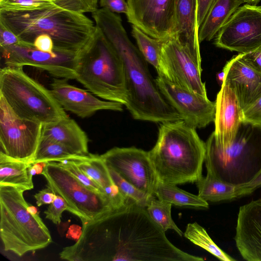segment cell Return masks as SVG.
<instances>
[{
    "label": "cell",
    "instance_id": "6da1fadb",
    "mask_svg": "<svg viewBox=\"0 0 261 261\" xmlns=\"http://www.w3.org/2000/svg\"><path fill=\"white\" fill-rule=\"evenodd\" d=\"M73 245L60 252L70 261H203L175 247L146 207L132 199L124 205L82 223Z\"/></svg>",
    "mask_w": 261,
    "mask_h": 261
},
{
    "label": "cell",
    "instance_id": "7a4b0ae2",
    "mask_svg": "<svg viewBox=\"0 0 261 261\" xmlns=\"http://www.w3.org/2000/svg\"><path fill=\"white\" fill-rule=\"evenodd\" d=\"M91 14L95 25L121 59L128 94L125 106L133 117L161 123L182 120L159 90L147 62L128 38L120 16L102 8Z\"/></svg>",
    "mask_w": 261,
    "mask_h": 261
},
{
    "label": "cell",
    "instance_id": "3957f363",
    "mask_svg": "<svg viewBox=\"0 0 261 261\" xmlns=\"http://www.w3.org/2000/svg\"><path fill=\"white\" fill-rule=\"evenodd\" d=\"M0 24L12 32L22 43L33 44L42 34L50 37L54 50L77 51L96 29L94 22L84 13L59 5L27 11H0Z\"/></svg>",
    "mask_w": 261,
    "mask_h": 261
},
{
    "label": "cell",
    "instance_id": "277c9868",
    "mask_svg": "<svg viewBox=\"0 0 261 261\" xmlns=\"http://www.w3.org/2000/svg\"><path fill=\"white\" fill-rule=\"evenodd\" d=\"M205 152V143L196 128L180 120L161 123L157 141L148 153L158 179L177 185L202 177Z\"/></svg>",
    "mask_w": 261,
    "mask_h": 261
},
{
    "label": "cell",
    "instance_id": "5b68a950",
    "mask_svg": "<svg viewBox=\"0 0 261 261\" xmlns=\"http://www.w3.org/2000/svg\"><path fill=\"white\" fill-rule=\"evenodd\" d=\"M205 148L207 174L222 182L242 186L261 173V125L243 121L229 145L219 147L211 135Z\"/></svg>",
    "mask_w": 261,
    "mask_h": 261
},
{
    "label": "cell",
    "instance_id": "8992f818",
    "mask_svg": "<svg viewBox=\"0 0 261 261\" xmlns=\"http://www.w3.org/2000/svg\"><path fill=\"white\" fill-rule=\"evenodd\" d=\"M75 80L101 98L125 106L127 102L121 59L96 26L89 40L78 52Z\"/></svg>",
    "mask_w": 261,
    "mask_h": 261
},
{
    "label": "cell",
    "instance_id": "52a82bcc",
    "mask_svg": "<svg viewBox=\"0 0 261 261\" xmlns=\"http://www.w3.org/2000/svg\"><path fill=\"white\" fill-rule=\"evenodd\" d=\"M24 191L0 185V236L4 249L21 256L52 242L49 231L38 213L32 212Z\"/></svg>",
    "mask_w": 261,
    "mask_h": 261
},
{
    "label": "cell",
    "instance_id": "ba28073f",
    "mask_svg": "<svg viewBox=\"0 0 261 261\" xmlns=\"http://www.w3.org/2000/svg\"><path fill=\"white\" fill-rule=\"evenodd\" d=\"M0 95L18 117L43 125L68 117L50 89L29 76L23 67L1 69Z\"/></svg>",
    "mask_w": 261,
    "mask_h": 261
},
{
    "label": "cell",
    "instance_id": "9c48e42d",
    "mask_svg": "<svg viewBox=\"0 0 261 261\" xmlns=\"http://www.w3.org/2000/svg\"><path fill=\"white\" fill-rule=\"evenodd\" d=\"M41 174L46 186L66 201L67 211L77 216L82 223L117 208L107 194L88 188L58 162H44Z\"/></svg>",
    "mask_w": 261,
    "mask_h": 261
},
{
    "label": "cell",
    "instance_id": "30bf717a",
    "mask_svg": "<svg viewBox=\"0 0 261 261\" xmlns=\"http://www.w3.org/2000/svg\"><path fill=\"white\" fill-rule=\"evenodd\" d=\"M43 125L18 117L0 95L1 151L31 164L42 136Z\"/></svg>",
    "mask_w": 261,
    "mask_h": 261
},
{
    "label": "cell",
    "instance_id": "8fae6325",
    "mask_svg": "<svg viewBox=\"0 0 261 261\" xmlns=\"http://www.w3.org/2000/svg\"><path fill=\"white\" fill-rule=\"evenodd\" d=\"M5 66H32L48 72L56 78L75 80L77 51L46 52L33 44H19L1 47Z\"/></svg>",
    "mask_w": 261,
    "mask_h": 261
},
{
    "label": "cell",
    "instance_id": "7c38bea8",
    "mask_svg": "<svg viewBox=\"0 0 261 261\" xmlns=\"http://www.w3.org/2000/svg\"><path fill=\"white\" fill-rule=\"evenodd\" d=\"M214 44L241 54L261 46V6L246 3L238 7L217 33Z\"/></svg>",
    "mask_w": 261,
    "mask_h": 261
},
{
    "label": "cell",
    "instance_id": "4fadbf2b",
    "mask_svg": "<svg viewBox=\"0 0 261 261\" xmlns=\"http://www.w3.org/2000/svg\"><path fill=\"white\" fill-rule=\"evenodd\" d=\"M156 71L158 75L174 84L207 97L201 77V66L172 36L163 41Z\"/></svg>",
    "mask_w": 261,
    "mask_h": 261
},
{
    "label": "cell",
    "instance_id": "5bb4252c",
    "mask_svg": "<svg viewBox=\"0 0 261 261\" xmlns=\"http://www.w3.org/2000/svg\"><path fill=\"white\" fill-rule=\"evenodd\" d=\"M100 156L127 181L148 196L154 195L158 178L148 151L135 147H115Z\"/></svg>",
    "mask_w": 261,
    "mask_h": 261
},
{
    "label": "cell",
    "instance_id": "9a60e30c",
    "mask_svg": "<svg viewBox=\"0 0 261 261\" xmlns=\"http://www.w3.org/2000/svg\"><path fill=\"white\" fill-rule=\"evenodd\" d=\"M128 22L148 35L165 41L175 24V0H127Z\"/></svg>",
    "mask_w": 261,
    "mask_h": 261
},
{
    "label": "cell",
    "instance_id": "2e32d148",
    "mask_svg": "<svg viewBox=\"0 0 261 261\" xmlns=\"http://www.w3.org/2000/svg\"><path fill=\"white\" fill-rule=\"evenodd\" d=\"M155 81L166 101L187 124L200 128L214 121L215 101L175 85L161 75H158Z\"/></svg>",
    "mask_w": 261,
    "mask_h": 261
},
{
    "label": "cell",
    "instance_id": "e0dca14e",
    "mask_svg": "<svg viewBox=\"0 0 261 261\" xmlns=\"http://www.w3.org/2000/svg\"><path fill=\"white\" fill-rule=\"evenodd\" d=\"M50 87L52 93L63 109L81 118L90 117L100 110H123L122 104L100 100L93 93L69 84L65 79L54 77Z\"/></svg>",
    "mask_w": 261,
    "mask_h": 261
},
{
    "label": "cell",
    "instance_id": "ac0fdd59",
    "mask_svg": "<svg viewBox=\"0 0 261 261\" xmlns=\"http://www.w3.org/2000/svg\"><path fill=\"white\" fill-rule=\"evenodd\" d=\"M234 240L244 259L261 261V199L240 207Z\"/></svg>",
    "mask_w": 261,
    "mask_h": 261
},
{
    "label": "cell",
    "instance_id": "d6986e66",
    "mask_svg": "<svg viewBox=\"0 0 261 261\" xmlns=\"http://www.w3.org/2000/svg\"><path fill=\"white\" fill-rule=\"evenodd\" d=\"M215 105V128L211 135L218 146L224 147L234 139L244 121L243 110L233 91L224 83L217 94Z\"/></svg>",
    "mask_w": 261,
    "mask_h": 261
},
{
    "label": "cell",
    "instance_id": "ffe728a7",
    "mask_svg": "<svg viewBox=\"0 0 261 261\" xmlns=\"http://www.w3.org/2000/svg\"><path fill=\"white\" fill-rule=\"evenodd\" d=\"M222 72V83L233 91L243 110L261 96V73L247 65L239 54L227 62Z\"/></svg>",
    "mask_w": 261,
    "mask_h": 261
},
{
    "label": "cell",
    "instance_id": "44dd1931",
    "mask_svg": "<svg viewBox=\"0 0 261 261\" xmlns=\"http://www.w3.org/2000/svg\"><path fill=\"white\" fill-rule=\"evenodd\" d=\"M197 0H175L173 37L201 66Z\"/></svg>",
    "mask_w": 261,
    "mask_h": 261
},
{
    "label": "cell",
    "instance_id": "7402d4cb",
    "mask_svg": "<svg viewBox=\"0 0 261 261\" xmlns=\"http://www.w3.org/2000/svg\"><path fill=\"white\" fill-rule=\"evenodd\" d=\"M42 136L61 143L76 153L88 155V138L74 120L68 117L56 123L43 125Z\"/></svg>",
    "mask_w": 261,
    "mask_h": 261
},
{
    "label": "cell",
    "instance_id": "603a6c76",
    "mask_svg": "<svg viewBox=\"0 0 261 261\" xmlns=\"http://www.w3.org/2000/svg\"><path fill=\"white\" fill-rule=\"evenodd\" d=\"M243 0H216L199 30L200 43L214 38Z\"/></svg>",
    "mask_w": 261,
    "mask_h": 261
},
{
    "label": "cell",
    "instance_id": "cb8c5ba5",
    "mask_svg": "<svg viewBox=\"0 0 261 261\" xmlns=\"http://www.w3.org/2000/svg\"><path fill=\"white\" fill-rule=\"evenodd\" d=\"M32 164L10 157L0 151V185H10L24 191L34 188Z\"/></svg>",
    "mask_w": 261,
    "mask_h": 261
},
{
    "label": "cell",
    "instance_id": "d4e9b609",
    "mask_svg": "<svg viewBox=\"0 0 261 261\" xmlns=\"http://www.w3.org/2000/svg\"><path fill=\"white\" fill-rule=\"evenodd\" d=\"M154 195L158 199L176 206H190L208 208V202L196 195L178 188L176 185L163 182L158 179Z\"/></svg>",
    "mask_w": 261,
    "mask_h": 261
},
{
    "label": "cell",
    "instance_id": "484cf974",
    "mask_svg": "<svg viewBox=\"0 0 261 261\" xmlns=\"http://www.w3.org/2000/svg\"><path fill=\"white\" fill-rule=\"evenodd\" d=\"M90 154H79L61 143L41 136L31 164L47 162H59L63 160H83Z\"/></svg>",
    "mask_w": 261,
    "mask_h": 261
},
{
    "label": "cell",
    "instance_id": "4316f807",
    "mask_svg": "<svg viewBox=\"0 0 261 261\" xmlns=\"http://www.w3.org/2000/svg\"><path fill=\"white\" fill-rule=\"evenodd\" d=\"M198 195L206 201L217 202L236 199V187L207 174L196 182Z\"/></svg>",
    "mask_w": 261,
    "mask_h": 261
},
{
    "label": "cell",
    "instance_id": "83f0119b",
    "mask_svg": "<svg viewBox=\"0 0 261 261\" xmlns=\"http://www.w3.org/2000/svg\"><path fill=\"white\" fill-rule=\"evenodd\" d=\"M74 162L84 173L104 190L114 185L109 168L100 155L91 154L87 158Z\"/></svg>",
    "mask_w": 261,
    "mask_h": 261
},
{
    "label": "cell",
    "instance_id": "f1b7e54d",
    "mask_svg": "<svg viewBox=\"0 0 261 261\" xmlns=\"http://www.w3.org/2000/svg\"><path fill=\"white\" fill-rule=\"evenodd\" d=\"M184 235L194 244L206 250L220 260H236L219 248L211 238L206 230L195 222L188 224Z\"/></svg>",
    "mask_w": 261,
    "mask_h": 261
},
{
    "label": "cell",
    "instance_id": "f546056e",
    "mask_svg": "<svg viewBox=\"0 0 261 261\" xmlns=\"http://www.w3.org/2000/svg\"><path fill=\"white\" fill-rule=\"evenodd\" d=\"M172 204L151 196L146 210L153 221L165 232L168 229L174 230L182 237L184 233L177 227L171 217Z\"/></svg>",
    "mask_w": 261,
    "mask_h": 261
},
{
    "label": "cell",
    "instance_id": "4dcf8cb0",
    "mask_svg": "<svg viewBox=\"0 0 261 261\" xmlns=\"http://www.w3.org/2000/svg\"><path fill=\"white\" fill-rule=\"evenodd\" d=\"M132 34L143 57L157 70L164 41L150 37L133 25Z\"/></svg>",
    "mask_w": 261,
    "mask_h": 261
},
{
    "label": "cell",
    "instance_id": "1f68e13d",
    "mask_svg": "<svg viewBox=\"0 0 261 261\" xmlns=\"http://www.w3.org/2000/svg\"><path fill=\"white\" fill-rule=\"evenodd\" d=\"M58 0H0V11H27L57 6Z\"/></svg>",
    "mask_w": 261,
    "mask_h": 261
},
{
    "label": "cell",
    "instance_id": "d6a6232c",
    "mask_svg": "<svg viewBox=\"0 0 261 261\" xmlns=\"http://www.w3.org/2000/svg\"><path fill=\"white\" fill-rule=\"evenodd\" d=\"M108 168L114 184L118 188L121 193L126 198L132 199L138 204L146 207L151 196H148L136 188L123 178L115 170L109 167Z\"/></svg>",
    "mask_w": 261,
    "mask_h": 261
},
{
    "label": "cell",
    "instance_id": "836d02e7",
    "mask_svg": "<svg viewBox=\"0 0 261 261\" xmlns=\"http://www.w3.org/2000/svg\"><path fill=\"white\" fill-rule=\"evenodd\" d=\"M74 161H75L63 160L58 163L88 188L98 192L106 193L105 190L84 173Z\"/></svg>",
    "mask_w": 261,
    "mask_h": 261
},
{
    "label": "cell",
    "instance_id": "e575fe53",
    "mask_svg": "<svg viewBox=\"0 0 261 261\" xmlns=\"http://www.w3.org/2000/svg\"><path fill=\"white\" fill-rule=\"evenodd\" d=\"M68 204L60 196L57 195L55 200L49 204L44 211L45 218L51 221L55 224H60L63 212L67 210Z\"/></svg>",
    "mask_w": 261,
    "mask_h": 261
},
{
    "label": "cell",
    "instance_id": "d590c367",
    "mask_svg": "<svg viewBox=\"0 0 261 261\" xmlns=\"http://www.w3.org/2000/svg\"><path fill=\"white\" fill-rule=\"evenodd\" d=\"M244 121L261 125V96L243 110Z\"/></svg>",
    "mask_w": 261,
    "mask_h": 261
},
{
    "label": "cell",
    "instance_id": "8d00e7d4",
    "mask_svg": "<svg viewBox=\"0 0 261 261\" xmlns=\"http://www.w3.org/2000/svg\"><path fill=\"white\" fill-rule=\"evenodd\" d=\"M239 54L247 65L261 73V46L250 51Z\"/></svg>",
    "mask_w": 261,
    "mask_h": 261
},
{
    "label": "cell",
    "instance_id": "74e56055",
    "mask_svg": "<svg viewBox=\"0 0 261 261\" xmlns=\"http://www.w3.org/2000/svg\"><path fill=\"white\" fill-rule=\"evenodd\" d=\"M100 7L115 13H123L126 15L128 12V7L125 0H99Z\"/></svg>",
    "mask_w": 261,
    "mask_h": 261
},
{
    "label": "cell",
    "instance_id": "f35d334b",
    "mask_svg": "<svg viewBox=\"0 0 261 261\" xmlns=\"http://www.w3.org/2000/svg\"><path fill=\"white\" fill-rule=\"evenodd\" d=\"M260 188H261V173L250 182L242 186H237L236 197L239 198L249 195Z\"/></svg>",
    "mask_w": 261,
    "mask_h": 261
},
{
    "label": "cell",
    "instance_id": "ab89813d",
    "mask_svg": "<svg viewBox=\"0 0 261 261\" xmlns=\"http://www.w3.org/2000/svg\"><path fill=\"white\" fill-rule=\"evenodd\" d=\"M21 41L12 32L0 24V47H7L20 43Z\"/></svg>",
    "mask_w": 261,
    "mask_h": 261
},
{
    "label": "cell",
    "instance_id": "60d3db41",
    "mask_svg": "<svg viewBox=\"0 0 261 261\" xmlns=\"http://www.w3.org/2000/svg\"><path fill=\"white\" fill-rule=\"evenodd\" d=\"M70 3L77 11L92 13L97 9L99 0H70Z\"/></svg>",
    "mask_w": 261,
    "mask_h": 261
},
{
    "label": "cell",
    "instance_id": "b9f144b4",
    "mask_svg": "<svg viewBox=\"0 0 261 261\" xmlns=\"http://www.w3.org/2000/svg\"><path fill=\"white\" fill-rule=\"evenodd\" d=\"M38 206L45 204H49L53 202L57 197V195L49 187L43 189L34 195Z\"/></svg>",
    "mask_w": 261,
    "mask_h": 261
},
{
    "label": "cell",
    "instance_id": "7bdbcfd3",
    "mask_svg": "<svg viewBox=\"0 0 261 261\" xmlns=\"http://www.w3.org/2000/svg\"><path fill=\"white\" fill-rule=\"evenodd\" d=\"M33 44L35 47L41 51L53 52L54 50V42L51 38L46 34L37 36Z\"/></svg>",
    "mask_w": 261,
    "mask_h": 261
},
{
    "label": "cell",
    "instance_id": "ee69618b",
    "mask_svg": "<svg viewBox=\"0 0 261 261\" xmlns=\"http://www.w3.org/2000/svg\"><path fill=\"white\" fill-rule=\"evenodd\" d=\"M216 0H197L198 22L199 28Z\"/></svg>",
    "mask_w": 261,
    "mask_h": 261
},
{
    "label": "cell",
    "instance_id": "f6af8a7d",
    "mask_svg": "<svg viewBox=\"0 0 261 261\" xmlns=\"http://www.w3.org/2000/svg\"><path fill=\"white\" fill-rule=\"evenodd\" d=\"M243 1H244L245 3L255 5L256 4L259 2L261 0H243Z\"/></svg>",
    "mask_w": 261,
    "mask_h": 261
}]
</instances>
